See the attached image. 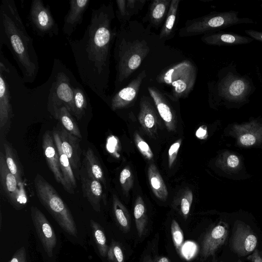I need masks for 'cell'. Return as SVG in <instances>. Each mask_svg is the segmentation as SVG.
Instances as JSON below:
<instances>
[{"label":"cell","mask_w":262,"mask_h":262,"mask_svg":"<svg viewBox=\"0 0 262 262\" xmlns=\"http://www.w3.org/2000/svg\"><path fill=\"white\" fill-rule=\"evenodd\" d=\"M112 4L92 9L90 23L82 37H66L79 77L84 85L104 100L107 99L111 47L117 33Z\"/></svg>","instance_id":"obj_1"},{"label":"cell","mask_w":262,"mask_h":262,"mask_svg":"<svg viewBox=\"0 0 262 262\" xmlns=\"http://www.w3.org/2000/svg\"><path fill=\"white\" fill-rule=\"evenodd\" d=\"M4 46L10 51L25 82L33 83L39 71L38 57L14 0H2L0 4V50Z\"/></svg>","instance_id":"obj_2"},{"label":"cell","mask_w":262,"mask_h":262,"mask_svg":"<svg viewBox=\"0 0 262 262\" xmlns=\"http://www.w3.org/2000/svg\"><path fill=\"white\" fill-rule=\"evenodd\" d=\"M34 184L40 203L65 232L77 236L76 226L71 212L54 187L39 173L34 178Z\"/></svg>","instance_id":"obj_3"},{"label":"cell","mask_w":262,"mask_h":262,"mask_svg":"<svg viewBox=\"0 0 262 262\" xmlns=\"http://www.w3.org/2000/svg\"><path fill=\"white\" fill-rule=\"evenodd\" d=\"M114 58L117 71L115 85L117 89L138 67L149 51L144 40L127 41L117 35Z\"/></svg>","instance_id":"obj_4"},{"label":"cell","mask_w":262,"mask_h":262,"mask_svg":"<svg viewBox=\"0 0 262 262\" xmlns=\"http://www.w3.org/2000/svg\"><path fill=\"white\" fill-rule=\"evenodd\" d=\"M51 73L53 76L49 95V106L63 104L75 116L74 89L79 83L71 70L60 60L54 59Z\"/></svg>","instance_id":"obj_5"},{"label":"cell","mask_w":262,"mask_h":262,"mask_svg":"<svg viewBox=\"0 0 262 262\" xmlns=\"http://www.w3.org/2000/svg\"><path fill=\"white\" fill-rule=\"evenodd\" d=\"M196 70L188 60L183 61L164 71L157 78L158 82L165 83L171 90L172 98L177 101L187 96L193 89Z\"/></svg>","instance_id":"obj_6"},{"label":"cell","mask_w":262,"mask_h":262,"mask_svg":"<svg viewBox=\"0 0 262 262\" xmlns=\"http://www.w3.org/2000/svg\"><path fill=\"white\" fill-rule=\"evenodd\" d=\"M253 23L251 19L239 17L238 12L234 11L211 13L187 21L180 33L183 36L208 34L233 25Z\"/></svg>","instance_id":"obj_7"},{"label":"cell","mask_w":262,"mask_h":262,"mask_svg":"<svg viewBox=\"0 0 262 262\" xmlns=\"http://www.w3.org/2000/svg\"><path fill=\"white\" fill-rule=\"evenodd\" d=\"M28 21L35 33L40 37H53L58 35V24L50 6L41 0L32 1L28 16Z\"/></svg>","instance_id":"obj_8"},{"label":"cell","mask_w":262,"mask_h":262,"mask_svg":"<svg viewBox=\"0 0 262 262\" xmlns=\"http://www.w3.org/2000/svg\"><path fill=\"white\" fill-rule=\"evenodd\" d=\"M31 218L42 247L51 257L57 244V238L50 223L43 213L37 207H31Z\"/></svg>","instance_id":"obj_9"},{"label":"cell","mask_w":262,"mask_h":262,"mask_svg":"<svg viewBox=\"0 0 262 262\" xmlns=\"http://www.w3.org/2000/svg\"><path fill=\"white\" fill-rule=\"evenodd\" d=\"M258 244V239L252 229L244 224H239L234 228L231 247L233 251L241 256L253 252Z\"/></svg>","instance_id":"obj_10"},{"label":"cell","mask_w":262,"mask_h":262,"mask_svg":"<svg viewBox=\"0 0 262 262\" xmlns=\"http://www.w3.org/2000/svg\"><path fill=\"white\" fill-rule=\"evenodd\" d=\"M250 81L247 78L229 74L220 79L217 87V94L225 98L238 99L247 96L251 90Z\"/></svg>","instance_id":"obj_11"},{"label":"cell","mask_w":262,"mask_h":262,"mask_svg":"<svg viewBox=\"0 0 262 262\" xmlns=\"http://www.w3.org/2000/svg\"><path fill=\"white\" fill-rule=\"evenodd\" d=\"M0 180L6 195L13 205L18 206L23 204L20 194L24 195L23 184L20 185L14 175L9 170L5 158V154L0 152Z\"/></svg>","instance_id":"obj_12"},{"label":"cell","mask_w":262,"mask_h":262,"mask_svg":"<svg viewBox=\"0 0 262 262\" xmlns=\"http://www.w3.org/2000/svg\"><path fill=\"white\" fill-rule=\"evenodd\" d=\"M228 232V226L223 222L219 223L207 232L202 243L201 256L202 259L213 255L225 244Z\"/></svg>","instance_id":"obj_13"},{"label":"cell","mask_w":262,"mask_h":262,"mask_svg":"<svg viewBox=\"0 0 262 262\" xmlns=\"http://www.w3.org/2000/svg\"><path fill=\"white\" fill-rule=\"evenodd\" d=\"M42 146L47 164L55 180L69 192L68 188L61 171L58 152L50 132L47 131L43 134Z\"/></svg>","instance_id":"obj_14"},{"label":"cell","mask_w":262,"mask_h":262,"mask_svg":"<svg viewBox=\"0 0 262 262\" xmlns=\"http://www.w3.org/2000/svg\"><path fill=\"white\" fill-rule=\"evenodd\" d=\"M79 174L83 196L96 211H100L103 195L101 183L88 173L84 165L79 170Z\"/></svg>","instance_id":"obj_15"},{"label":"cell","mask_w":262,"mask_h":262,"mask_svg":"<svg viewBox=\"0 0 262 262\" xmlns=\"http://www.w3.org/2000/svg\"><path fill=\"white\" fill-rule=\"evenodd\" d=\"M145 70L142 71L125 87L117 92L111 100V106L113 111L125 108L136 99L144 78Z\"/></svg>","instance_id":"obj_16"},{"label":"cell","mask_w":262,"mask_h":262,"mask_svg":"<svg viewBox=\"0 0 262 262\" xmlns=\"http://www.w3.org/2000/svg\"><path fill=\"white\" fill-rule=\"evenodd\" d=\"M90 3V0H71L69 2V9L64 17L62 27L63 33L66 37H70L77 26L81 24Z\"/></svg>","instance_id":"obj_17"},{"label":"cell","mask_w":262,"mask_h":262,"mask_svg":"<svg viewBox=\"0 0 262 262\" xmlns=\"http://www.w3.org/2000/svg\"><path fill=\"white\" fill-rule=\"evenodd\" d=\"M148 91L167 129L173 131L176 128V116L165 95L155 87H148Z\"/></svg>","instance_id":"obj_18"},{"label":"cell","mask_w":262,"mask_h":262,"mask_svg":"<svg viewBox=\"0 0 262 262\" xmlns=\"http://www.w3.org/2000/svg\"><path fill=\"white\" fill-rule=\"evenodd\" d=\"M57 131L60 139L62 149L68 156L72 168L75 170H79L81 165V149L79 144L81 139L71 135L64 128Z\"/></svg>","instance_id":"obj_19"},{"label":"cell","mask_w":262,"mask_h":262,"mask_svg":"<svg viewBox=\"0 0 262 262\" xmlns=\"http://www.w3.org/2000/svg\"><path fill=\"white\" fill-rule=\"evenodd\" d=\"M138 120L144 130L154 138L157 134L159 118L155 107L146 97L141 99Z\"/></svg>","instance_id":"obj_20"},{"label":"cell","mask_w":262,"mask_h":262,"mask_svg":"<svg viewBox=\"0 0 262 262\" xmlns=\"http://www.w3.org/2000/svg\"><path fill=\"white\" fill-rule=\"evenodd\" d=\"M204 43L212 46H235L247 44L253 39L239 34L224 32H212L205 34L201 38Z\"/></svg>","instance_id":"obj_21"},{"label":"cell","mask_w":262,"mask_h":262,"mask_svg":"<svg viewBox=\"0 0 262 262\" xmlns=\"http://www.w3.org/2000/svg\"><path fill=\"white\" fill-rule=\"evenodd\" d=\"M52 136L58 152L60 167L64 180L68 188L69 193L73 194L74 193V189L77 186V184L70 161L62 149L60 139L58 131L54 130Z\"/></svg>","instance_id":"obj_22"},{"label":"cell","mask_w":262,"mask_h":262,"mask_svg":"<svg viewBox=\"0 0 262 262\" xmlns=\"http://www.w3.org/2000/svg\"><path fill=\"white\" fill-rule=\"evenodd\" d=\"M51 115L58 120L63 128L71 135L82 139L79 128L73 116L63 104L53 103L51 106Z\"/></svg>","instance_id":"obj_23"},{"label":"cell","mask_w":262,"mask_h":262,"mask_svg":"<svg viewBox=\"0 0 262 262\" xmlns=\"http://www.w3.org/2000/svg\"><path fill=\"white\" fill-rule=\"evenodd\" d=\"M147 174L150 188L155 196L161 201H166L168 196L167 189L158 169L154 163L149 165Z\"/></svg>","instance_id":"obj_24"},{"label":"cell","mask_w":262,"mask_h":262,"mask_svg":"<svg viewBox=\"0 0 262 262\" xmlns=\"http://www.w3.org/2000/svg\"><path fill=\"white\" fill-rule=\"evenodd\" d=\"M84 165L88 173L106 186L103 169L92 148L89 147L84 153Z\"/></svg>","instance_id":"obj_25"},{"label":"cell","mask_w":262,"mask_h":262,"mask_svg":"<svg viewBox=\"0 0 262 262\" xmlns=\"http://www.w3.org/2000/svg\"><path fill=\"white\" fill-rule=\"evenodd\" d=\"M5 158L10 172L15 176L19 184H22V169L15 151L11 144L5 140L3 144Z\"/></svg>","instance_id":"obj_26"},{"label":"cell","mask_w":262,"mask_h":262,"mask_svg":"<svg viewBox=\"0 0 262 262\" xmlns=\"http://www.w3.org/2000/svg\"><path fill=\"white\" fill-rule=\"evenodd\" d=\"M170 3V0H155L152 2L149 13L152 25L156 26L160 25L167 15Z\"/></svg>","instance_id":"obj_27"},{"label":"cell","mask_w":262,"mask_h":262,"mask_svg":"<svg viewBox=\"0 0 262 262\" xmlns=\"http://www.w3.org/2000/svg\"><path fill=\"white\" fill-rule=\"evenodd\" d=\"M134 215L138 235L141 237L146 231L147 216L144 201L140 196L136 200Z\"/></svg>","instance_id":"obj_28"},{"label":"cell","mask_w":262,"mask_h":262,"mask_svg":"<svg viewBox=\"0 0 262 262\" xmlns=\"http://www.w3.org/2000/svg\"><path fill=\"white\" fill-rule=\"evenodd\" d=\"M89 98L84 88L78 83L74 89L75 116L80 120L86 113L89 104Z\"/></svg>","instance_id":"obj_29"},{"label":"cell","mask_w":262,"mask_h":262,"mask_svg":"<svg viewBox=\"0 0 262 262\" xmlns=\"http://www.w3.org/2000/svg\"><path fill=\"white\" fill-rule=\"evenodd\" d=\"M113 204L114 214L118 224L124 232H128L130 227V218L127 210L115 194L113 195Z\"/></svg>","instance_id":"obj_30"},{"label":"cell","mask_w":262,"mask_h":262,"mask_svg":"<svg viewBox=\"0 0 262 262\" xmlns=\"http://www.w3.org/2000/svg\"><path fill=\"white\" fill-rule=\"evenodd\" d=\"M180 0H172L166 16V20L159 34L160 39L168 37L172 32L175 23Z\"/></svg>","instance_id":"obj_31"},{"label":"cell","mask_w":262,"mask_h":262,"mask_svg":"<svg viewBox=\"0 0 262 262\" xmlns=\"http://www.w3.org/2000/svg\"><path fill=\"white\" fill-rule=\"evenodd\" d=\"M91 226L95 243L100 254L103 256H107L109 247L106 244V237L99 224L95 221L91 220Z\"/></svg>","instance_id":"obj_32"},{"label":"cell","mask_w":262,"mask_h":262,"mask_svg":"<svg viewBox=\"0 0 262 262\" xmlns=\"http://www.w3.org/2000/svg\"><path fill=\"white\" fill-rule=\"evenodd\" d=\"M171 233L176 249L178 253L181 254L184 242V236L181 227L175 220H173L171 222Z\"/></svg>","instance_id":"obj_33"},{"label":"cell","mask_w":262,"mask_h":262,"mask_svg":"<svg viewBox=\"0 0 262 262\" xmlns=\"http://www.w3.org/2000/svg\"><path fill=\"white\" fill-rule=\"evenodd\" d=\"M107 259L111 262H125L122 250L120 245L112 241L107 253Z\"/></svg>","instance_id":"obj_34"},{"label":"cell","mask_w":262,"mask_h":262,"mask_svg":"<svg viewBox=\"0 0 262 262\" xmlns=\"http://www.w3.org/2000/svg\"><path fill=\"white\" fill-rule=\"evenodd\" d=\"M134 140L137 147L142 155L149 160L152 159L154 155L149 146L138 132L134 133Z\"/></svg>","instance_id":"obj_35"},{"label":"cell","mask_w":262,"mask_h":262,"mask_svg":"<svg viewBox=\"0 0 262 262\" xmlns=\"http://www.w3.org/2000/svg\"><path fill=\"white\" fill-rule=\"evenodd\" d=\"M193 200V194L190 190H186L180 201V211L185 219H187Z\"/></svg>","instance_id":"obj_36"},{"label":"cell","mask_w":262,"mask_h":262,"mask_svg":"<svg viewBox=\"0 0 262 262\" xmlns=\"http://www.w3.org/2000/svg\"><path fill=\"white\" fill-rule=\"evenodd\" d=\"M120 182L124 191H128L133 185V177L128 168H124L120 174Z\"/></svg>","instance_id":"obj_37"},{"label":"cell","mask_w":262,"mask_h":262,"mask_svg":"<svg viewBox=\"0 0 262 262\" xmlns=\"http://www.w3.org/2000/svg\"><path fill=\"white\" fill-rule=\"evenodd\" d=\"M145 3L143 0H127L126 1V11L127 19L134 14L137 13L139 10L142 9Z\"/></svg>","instance_id":"obj_38"},{"label":"cell","mask_w":262,"mask_h":262,"mask_svg":"<svg viewBox=\"0 0 262 262\" xmlns=\"http://www.w3.org/2000/svg\"><path fill=\"white\" fill-rule=\"evenodd\" d=\"M117 10L116 14L118 20L122 23H125L127 19L126 11V0L116 1Z\"/></svg>","instance_id":"obj_39"},{"label":"cell","mask_w":262,"mask_h":262,"mask_svg":"<svg viewBox=\"0 0 262 262\" xmlns=\"http://www.w3.org/2000/svg\"><path fill=\"white\" fill-rule=\"evenodd\" d=\"M182 143V140L179 139L173 143L169 147L168 150V166L170 168L174 163L178 155L180 147Z\"/></svg>","instance_id":"obj_40"},{"label":"cell","mask_w":262,"mask_h":262,"mask_svg":"<svg viewBox=\"0 0 262 262\" xmlns=\"http://www.w3.org/2000/svg\"><path fill=\"white\" fill-rule=\"evenodd\" d=\"M10 262H28L25 248L23 247L17 250Z\"/></svg>","instance_id":"obj_41"},{"label":"cell","mask_w":262,"mask_h":262,"mask_svg":"<svg viewBox=\"0 0 262 262\" xmlns=\"http://www.w3.org/2000/svg\"><path fill=\"white\" fill-rule=\"evenodd\" d=\"M255 137L250 134H244L240 138V142L244 145H252L255 143Z\"/></svg>","instance_id":"obj_42"},{"label":"cell","mask_w":262,"mask_h":262,"mask_svg":"<svg viewBox=\"0 0 262 262\" xmlns=\"http://www.w3.org/2000/svg\"><path fill=\"white\" fill-rule=\"evenodd\" d=\"M142 262H170V260L165 256H158L153 258L149 255H146L144 257Z\"/></svg>","instance_id":"obj_43"},{"label":"cell","mask_w":262,"mask_h":262,"mask_svg":"<svg viewBox=\"0 0 262 262\" xmlns=\"http://www.w3.org/2000/svg\"><path fill=\"white\" fill-rule=\"evenodd\" d=\"M245 33L253 39L262 42V32L253 30H246Z\"/></svg>","instance_id":"obj_44"},{"label":"cell","mask_w":262,"mask_h":262,"mask_svg":"<svg viewBox=\"0 0 262 262\" xmlns=\"http://www.w3.org/2000/svg\"><path fill=\"white\" fill-rule=\"evenodd\" d=\"M247 259L251 262H262V256L257 249H255L251 254L249 255Z\"/></svg>","instance_id":"obj_45"},{"label":"cell","mask_w":262,"mask_h":262,"mask_svg":"<svg viewBox=\"0 0 262 262\" xmlns=\"http://www.w3.org/2000/svg\"><path fill=\"white\" fill-rule=\"evenodd\" d=\"M228 165L231 167H236L239 163L238 157L234 155H230L227 160Z\"/></svg>","instance_id":"obj_46"},{"label":"cell","mask_w":262,"mask_h":262,"mask_svg":"<svg viewBox=\"0 0 262 262\" xmlns=\"http://www.w3.org/2000/svg\"><path fill=\"white\" fill-rule=\"evenodd\" d=\"M204 126H200L196 131L195 135L198 138L204 139L207 136V129Z\"/></svg>","instance_id":"obj_47"},{"label":"cell","mask_w":262,"mask_h":262,"mask_svg":"<svg viewBox=\"0 0 262 262\" xmlns=\"http://www.w3.org/2000/svg\"><path fill=\"white\" fill-rule=\"evenodd\" d=\"M234 262H242V261L241 260H238L237 261H234Z\"/></svg>","instance_id":"obj_48"},{"label":"cell","mask_w":262,"mask_h":262,"mask_svg":"<svg viewBox=\"0 0 262 262\" xmlns=\"http://www.w3.org/2000/svg\"><path fill=\"white\" fill-rule=\"evenodd\" d=\"M220 262H222V261H220Z\"/></svg>","instance_id":"obj_49"}]
</instances>
